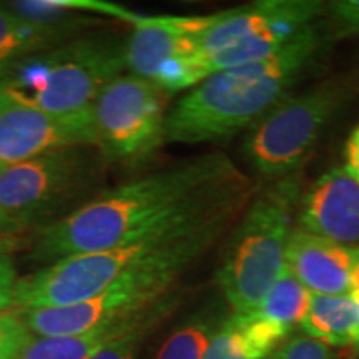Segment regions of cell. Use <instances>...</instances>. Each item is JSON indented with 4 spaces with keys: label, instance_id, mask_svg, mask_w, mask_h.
Masks as SVG:
<instances>
[{
    "label": "cell",
    "instance_id": "6da1fadb",
    "mask_svg": "<svg viewBox=\"0 0 359 359\" xmlns=\"http://www.w3.org/2000/svg\"><path fill=\"white\" fill-rule=\"evenodd\" d=\"M258 183L224 154H206L97 195L40 228L32 257L53 263L107 250L205 218L246 200Z\"/></svg>",
    "mask_w": 359,
    "mask_h": 359
},
{
    "label": "cell",
    "instance_id": "7a4b0ae2",
    "mask_svg": "<svg viewBox=\"0 0 359 359\" xmlns=\"http://www.w3.org/2000/svg\"><path fill=\"white\" fill-rule=\"evenodd\" d=\"M326 42L320 22L296 34L271 57L210 75L168 111L167 142H223L245 132L290 95Z\"/></svg>",
    "mask_w": 359,
    "mask_h": 359
},
{
    "label": "cell",
    "instance_id": "3957f363",
    "mask_svg": "<svg viewBox=\"0 0 359 359\" xmlns=\"http://www.w3.org/2000/svg\"><path fill=\"white\" fill-rule=\"evenodd\" d=\"M251 200V198H250ZM240 201L196 224L160 253L123 273L107 290L83 303L20 311L34 336H67L122 323L170 294L191 264L203 258L243 213Z\"/></svg>",
    "mask_w": 359,
    "mask_h": 359
},
{
    "label": "cell",
    "instance_id": "277c9868",
    "mask_svg": "<svg viewBox=\"0 0 359 359\" xmlns=\"http://www.w3.org/2000/svg\"><path fill=\"white\" fill-rule=\"evenodd\" d=\"M303 172L258 185L230 230L215 275L231 313H253L286 268Z\"/></svg>",
    "mask_w": 359,
    "mask_h": 359
},
{
    "label": "cell",
    "instance_id": "5b68a950",
    "mask_svg": "<svg viewBox=\"0 0 359 359\" xmlns=\"http://www.w3.org/2000/svg\"><path fill=\"white\" fill-rule=\"evenodd\" d=\"M125 70L123 45L75 39L8 62L0 74V88L47 114L85 116L92 115L102 90Z\"/></svg>",
    "mask_w": 359,
    "mask_h": 359
},
{
    "label": "cell",
    "instance_id": "8992f818",
    "mask_svg": "<svg viewBox=\"0 0 359 359\" xmlns=\"http://www.w3.org/2000/svg\"><path fill=\"white\" fill-rule=\"evenodd\" d=\"M110 161L97 147H65L0 168V215L15 233L55 223L93 200Z\"/></svg>",
    "mask_w": 359,
    "mask_h": 359
},
{
    "label": "cell",
    "instance_id": "52a82bcc",
    "mask_svg": "<svg viewBox=\"0 0 359 359\" xmlns=\"http://www.w3.org/2000/svg\"><path fill=\"white\" fill-rule=\"evenodd\" d=\"M318 0H262L206 15L195 62L203 80L271 57L308 25L325 19Z\"/></svg>",
    "mask_w": 359,
    "mask_h": 359
},
{
    "label": "cell",
    "instance_id": "ba28073f",
    "mask_svg": "<svg viewBox=\"0 0 359 359\" xmlns=\"http://www.w3.org/2000/svg\"><path fill=\"white\" fill-rule=\"evenodd\" d=\"M341 102L343 92L334 82L286 95L246 130L243 156L251 170L264 180L303 172Z\"/></svg>",
    "mask_w": 359,
    "mask_h": 359
},
{
    "label": "cell",
    "instance_id": "9c48e42d",
    "mask_svg": "<svg viewBox=\"0 0 359 359\" xmlns=\"http://www.w3.org/2000/svg\"><path fill=\"white\" fill-rule=\"evenodd\" d=\"M167 97L158 85L133 74L111 80L92 109L102 155L123 163L150 158L167 142Z\"/></svg>",
    "mask_w": 359,
    "mask_h": 359
},
{
    "label": "cell",
    "instance_id": "30bf717a",
    "mask_svg": "<svg viewBox=\"0 0 359 359\" xmlns=\"http://www.w3.org/2000/svg\"><path fill=\"white\" fill-rule=\"evenodd\" d=\"M80 145L97 147L92 115L47 114L0 88V168Z\"/></svg>",
    "mask_w": 359,
    "mask_h": 359
},
{
    "label": "cell",
    "instance_id": "8fae6325",
    "mask_svg": "<svg viewBox=\"0 0 359 359\" xmlns=\"http://www.w3.org/2000/svg\"><path fill=\"white\" fill-rule=\"evenodd\" d=\"M296 228L341 245H359V182L344 167L327 170L303 190Z\"/></svg>",
    "mask_w": 359,
    "mask_h": 359
},
{
    "label": "cell",
    "instance_id": "7c38bea8",
    "mask_svg": "<svg viewBox=\"0 0 359 359\" xmlns=\"http://www.w3.org/2000/svg\"><path fill=\"white\" fill-rule=\"evenodd\" d=\"M206 15H140L130 22L132 34L123 43L125 64L130 74L150 82L165 67L183 58L196 57V37Z\"/></svg>",
    "mask_w": 359,
    "mask_h": 359
},
{
    "label": "cell",
    "instance_id": "4fadbf2b",
    "mask_svg": "<svg viewBox=\"0 0 359 359\" xmlns=\"http://www.w3.org/2000/svg\"><path fill=\"white\" fill-rule=\"evenodd\" d=\"M286 266L313 294H351L359 290V245H341L293 228Z\"/></svg>",
    "mask_w": 359,
    "mask_h": 359
},
{
    "label": "cell",
    "instance_id": "5bb4252c",
    "mask_svg": "<svg viewBox=\"0 0 359 359\" xmlns=\"http://www.w3.org/2000/svg\"><path fill=\"white\" fill-rule=\"evenodd\" d=\"M290 336L255 313H231L218 326L203 359H266Z\"/></svg>",
    "mask_w": 359,
    "mask_h": 359
},
{
    "label": "cell",
    "instance_id": "9a60e30c",
    "mask_svg": "<svg viewBox=\"0 0 359 359\" xmlns=\"http://www.w3.org/2000/svg\"><path fill=\"white\" fill-rule=\"evenodd\" d=\"M79 20V19H77ZM75 20H35L0 6V60L13 62L69 42Z\"/></svg>",
    "mask_w": 359,
    "mask_h": 359
},
{
    "label": "cell",
    "instance_id": "2e32d148",
    "mask_svg": "<svg viewBox=\"0 0 359 359\" xmlns=\"http://www.w3.org/2000/svg\"><path fill=\"white\" fill-rule=\"evenodd\" d=\"M299 327L327 346L359 349V309L351 294H313Z\"/></svg>",
    "mask_w": 359,
    "mask_h": 359
},
{
    "label": "cell",
    "instance_id": "e0dca14e",
    "mask_svg": "<svg viewBox=\"0 0 359 359\" xmlns=\"http://www.w3.org/2000/svg\"><path fill=\"white\" fill-rule=\"evenodd\" d=\"M178 304V296L170 293L125 323L122 330L105 346L93 354L92 359H137L148 336L163 323Z\"/></svg>",
    "mask_w": 359,
    "mask_h": 359
},
{
    "label": "cell",
    "instance_id": "ac0fdd59",
    "mask_svg": "<svg viewBox=\"0 0 359 359\" xmlns=\"http://www.w3.org/2000/svg\"><path fill=\"white\" fill-rule=\"evenodd\" d=\"M128 320L79 334L34 336L19 359H92L93 354L105 346Z\"/></svg>",
    "mask_w": 359,
    "mask_h": 359
},
{
    "label": "cell",
    "instance_id": "d6986e66",
    "mask_svg": "<svg viewBox=\"0 0 359 359\" xmlns=\"http://www.w3.org/2000/svg\"><path fill=\"white\" fill-rule=\"evenodd\" d=\"M309 303L311 291L286 266L253 313L291 333L294 326L302 325Z\"/></svg>",
    "mask_w": 359,
    "mask_h": 359
},
{
    "label": "cell",
    "instance_id": "ffe728a7",
    "mask_svg": "<svg viewBox=\"0 0 359 359\" xmlns=\"http://www.w3.org/2000/svg\"><path fill=\"white\" fill-rule=\"evenodd\" d=\"M224 318L218 316L217 311H205L190 318L163 341L154 359H203Z\"/></svg>",
    "mask_w": 359,
    "mask_h": 359
},
{
    "label": "cell",
    "instance_id": "44dd1931",
    "mask_svg": "<svg viewBox=\"0 0 359 359\" xmlns=\"http://www.w3.org/2000/svg\"><path fill=\"white\" fill-rule=\"evenodd\" d=\"M8 7L35 20H64L67 13L90 12L130 24L137 15V12L128 11L127 7L105 0H25L12 2Z\"/></svg>",
    "mask_w": 359,
    "mask_h": 359
},
{
    "label": "cell",
    "instance_id": "7402d4cb",
    "mask_svg": "<svg viewBox=\"0 0 359 359\" xmlns=\"http://www.w3.org/2000/svg\"><path fill=\"white\" fill-rule=\"evenodd\" d=\"M32 339V331L20 311L0 314V359H19Z\"/></svg>",
    "mask_w": 359,
    "mask_h": 359
},
{
    "label": "cell",
    "instance_id": "603a6c76",
    "mask_svg": "<svg viewBox=\"0 0 359 359\" xmlns=\"http://www.w3.org/2000/svg\"><path fill=\"white\" fill-rule=\"evenodd\" d=\"M325 17L333 27L334 39H349L359 35V0H334L326 4Z\"/></svg>",
    "mask_w": 359,
    "mask_h": 359
},
{
    "label": "cell",
    "instance_id": "cb8c5ba5",
    "mask_svg": "<svg viewBox=\"0 0 359 359\" xmlns=\"http://www.w3.org/2000/svg\"><path fill=\"white\" fill-rule=\"evenodd\" d=\"M273 359H341L333 348L306 334L290 336L273 354Z\"/></svg>",
    "mask_w": 359,
    "mask_h": 359
},
{
    "label": "cell",
    "instance_id": "d4e9b609",
    "mask_svg": "<svg viewBox=\"0 0 359 359\" xmlns=\"http://www.w3.org/2000/svg\"><path fill=\"white\" fill-rule=\"evenodd\" d=\"M19 280L12 255H0V314L12 308Z\"/></svg>",
    "mask_w": 359,
    "mask_h": 359
},
{
    "label": "cell",
    "instance_id": "484cf974",
    "mask_svg": "<svg viewBox=\"0 0 359 359\" xmlns=\"http://www.w3.org/2000/svg\"><path fill=\"white\" fill-rule=\"evenodd\" d=\"M344 156H346L344 168L359 182V130H354L349 137L346 148H344Z\"/></svg>",
    "mask_w": 359,
    "mask_h": 359
},
{
    "label": "cell",
    "instance_id": "4316f807",
    "mask_svg": "<svg viewBox=\"0 0 359 359\" xmlns=\"http://www.w3.org/2000/svg\"><path fill=\"white\" fill-rule=\"evenodd\" d=\"M24 246L20 235H0V255H12Z\"/></svg>",
    "mask_w": 359,
    "mask_h": 359
},
{
    "label": "cell",
    "instance_id": "83f0119b",
    "mask_svg": "<svg viewBox=\"0 0 359 359\" xmlns=\"http://www.w3.org/2000/svg\"><path fill=\"white\" fill-rule=\"evenodd\" d=\"M0 235H19V233H15L8 226V223L2 218V215H0Z\"/></svg>",
    "mask_w": 359,
    "mask_h": 359
},
{
    "label": "cell",
    "instance_id": "f1b7e54d",
    "mask_svg": "<svg viewBox=\"0 0 359 359\" xmlns=\"http://www.w3.org/2000/svg\"><path fill=\"white\" fill-rule=\"evenodd\" d=\"M351 296H353L354 303H356V304H358V309H359V290H356V291H353V293H351Z\"/></svg>",
    "mask_w": 359,
    "mask_h": 359
},
{
    "label": "cell",
    "instance_id": "f546056e",
    "mask_svg": "<svg viewBox=\"0 0 359 359\" xmlns=\"http://www.w3.org/2000/svg\"><path fill=\"white\" fill-rule=\"evenodd\" d=\"M7 64H8V62H6V60H0V74H2V70L6 69Z\"/></svg>",
    "mask_w": 359,
    "mask_h": 359
},
{
    "label": "cell",
    "instance_id": "4dcf8cb0",
    "mask_svg": "<svg viewBox=\"0 0 359 359\" xmlns=\"http://www.w3.org/2000/svg\"><path fill=\"white\" fill-rule=\"evenodd\" d=\"M356 130H359V125H358V128H356Z\"/></svg>",
    "mask_w": 359,
    "mask_h": 359
}]
</instances>
